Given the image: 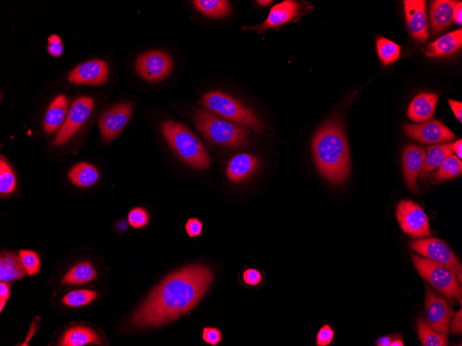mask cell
Wrapping results in <instances>:
<instances>
[{
    "label": "cell",
    "mask_w": 462,
    "mask_h": 346,
    "mask_svg": "<svg viewBox=\"0 0 462 346\" xmlns=\"http://www.w3.org/2000/svg\"><path fill=\"white\" fill-rule=\"evenodd\" d=\"M213 279L205 265H190L168 274L133 313L138 327H157L178 319L203 299Z\"/></svg>",
    "instance_id": "1"
},
{
    "label": "cell",
    "mask_w": 462,
    "mask_h": 346,
    "mask_svg": "<svg viewBox=\"0 0 462 346\" xmlns=\"http://www.w3.org/2000/svg\"><path fill=\"white\" fill-rule=\"evenodd\" d=\"M312 148L320 174L333 184H342L350 173L349 148L336 120L326 122L315 134Z\"/></svg>",
    "instance_id": "2"
},
{
    "label": "cell",
    "mask_w": 462,
    "mask_h": 346,
    "mask_svg": "<svg viewBox=\"0 0 462 346\" xmlns=\"http://www.w3.org/2000/svg\"><path fill=\"white\" fill-rule=\"evenodd\" d=\"M193 119L196 129L212 143L234 148H243L249 143V130L209 110L196 109Z\"/></svg>",
    "instance_id": "3"
},
{
    "label": "cell",
    "mask_w": 462,
    "mask_h": 346,
    "mask_svg": "<svg viewBox=\"0 0 462 346\" xmlns=\"http://www.w3.org/2000/svg\"><path fill=\"white\" fill-rule=\"evenodd\" d=\"M161 131L169 146L181 161L198 169L210 166L209 155L200 139L190 128L169 120L161 124Z\"/></svg>",
    "instance_id": "4"
},
{
    "label": "cell",
    "mask_w": 462,
    "mask_h": 346,
    "mask_svg": "<svg viewBox=\"0 0 462 346\" xmlns=\"http://www.w3.org/2000/svg\"><path fill=\"white\" fill-rule=\"evenodd\" d=\"M200 103L210 111L234 123L262 133L264 126L256 114L241 102L219 90L210 91L201 97Z\"/></svg>",
    "instance_id": "5"
},
{
    "label": "cell",
    "mask_w": 462,
    "mask_h": 346,
    "mask_svg": "<svg viewBox=\"0 0 462 346\" xmlns=\"http://www.w3.org/2000/svg\"><path fill=\"white\" fill-rule=\"evenodd\" d=\"M418 273L449 299L461 302V286L457 275L447 267L417 255L412 256Z\"/></svg>",
    "instance_id": "6"
},
{
    "label": "cell",
    "mask_w": 462,
    "mask_h": 346,
    "mask_svg": "<svg viewBox=\"0 0 462 346\" xmlns=\"http://www.w3.org/2000/svg\"><path fill=\"white\" fill-rule=\"evenodd\" d=\"M409 246L425 258L450 268L461 281V264L444 241L436 238H424L411 240Z\"/></svg>",
    "instance_id": "7"
},
{
    "label": "cell",
    "mask_w": 462,
    "mask_h": 346,
    "mask_svg": "<svg viewBox=\"0 0 462 346\" xmlns=\"http://www.w3.org/2000/svg\"><path fill=\"white\" fill-rule=\"evenodd\" d=\"M396 218L401 229L412 238L432 235L427 215L421 207L410 200H403L397 205Z\"/></svg>",
    "instance_id": "8"
},
{
    "label": "cell",
    "mask_w": 462,
    "mask_h": 346,
    "mask_svg": "<svg viewBox=\"0 0 462 346\" xmlns=\"http://www.w3.org/2000/svg\"><path fill=\"white\" fill-rule=\"evenodd\" d=\"M91 97L82 96L71 104L64 122L53 140L55 145H60L70 139L86 121L93 108Z\"/></svg>",
    "instance_id": "9"
},
{
    "label": "cell",
    "mask_w": 462,
    "mask_h": 346,
    "mask_svg": "<svg viewBox=\"0 0 462 346\" xmlns=\"http://www.w3.org/2000/svg\"><path fill=\"white\" fill-rule=\"evenodd\" d=\"M172 68V57L166 52L154 50L140 55L136 60L138 75L148 81H157L167 77Z\"/></svg>",
    "instance_id": "10"
},
{
    "label": "cell",
    "mask_w": 462,
    "mask_h": 346,
    "mask_svg": "<svg viewBox=\"0 0 462 346\" xmlns=\"http://www.w3.org/2000/svg\"><path fill=\"white\" fill-rule=\"evenodd\" d=\"M425 321L438 332L447 334L450 319L454 315L453 309L443 296L435 294L428 286L425 285Z\"/></svg>",
    "instance_id": "11"
},
{
    "label": "cell",
    "mask_w": 462,
    "mask_h": 346,
    "mask_svg": "<svg viewBox=\"0 0 462 346\" xmlns=\"http://www.w3.org/2000/svg\"><path fill=\"white\" fill-rule=\"evenodd\" d=\"M131 112V104L124 102L112 106L100 115L98 125L104 141H112L122 131L129 122Z\"/></svg>",
    "instance_id": "12"
},
{
    "label": "cell",
    "mask_w": 462,
    "mask_h": 346,
    "mask_svg": "<svg viewBox=\"0 0 462 346\" xmlns=\"http://www.w3.org/2000/svg\"><path fill=\"white\" fill-rule=\"evenodd\" d=\"M406 134L423 143H439L454 140L455 135L441 121L432 119L422 124H406Z\"/></svg>",
    "instance_id": "13"
},
{
    "label": "cell",
    "mask_w": 462,
    "mask_h": 346,
    "mask_svg": "<svg viewBox=\"0 0 462 346\" xmlns=\"http://www.w3.org/2000/svg\"><path fill=\"white\" fill-rule=\"evenodd\" d=\"M109 68L102 59L83 62L73 68L68 75L69 81L75 84L97 85L104 83L108 78Z\"/></svg>",
    "instance_id": "14"
},
{
    "label": "cell",
    "mask_w": 462,
    "mask_h": 346,
    "mask_svg": "<svg viewBox=\"0 0 462 346\" xmlns=\"http://www.w3.org/2000/svg\"><path fill=\"white\" fill-rule=\"evenodd\" d=\"M406 21L411 35L420 41L429 39L427 23L426 1L405 0L403 1Z\"/></svg>",
    "instance_id": "15"
},
{
    "label": "cell",
    "mask_w": 462,
    "mask_h": 346,
    "mask_svg": "<svg viewBox=\"0 0 462 346\" xmlns=\"http://www.w3.org/2000/svg\"><path fill=\"white\" fill-rule=\"evenodd\" d=\"M426 152L425 148L417 145H407L403 152V166L405 180L407 186L414 193L419 191L416 180L421 171Z\"/></svg>",
    "instance_id": "16"
},
{
    "label": "cell",
    "mask_w": 462,
    "mask_h": 346,
    "mask_svg": "<svg viewBox=\"0 0 462 346\" xmlns=\"http://www.w3.org/2000/svg\"><path fill=\"white\" fill-rule=\"evenodd\" d=\"M300 6L293 0H286L274 6L270 10L266 20L257 26L243 27L242 29L264 31L268 28L281 26L297 15Z\"/></svg>",
    "instance_id": "17"
},
{
    "label": "cell",
    "mask_w": 462,
    "mask_h": 346,
    "mask_svg": "<svg viewBox=\"0 0 462 346\" xmlns=\"http://www.w3.org/2000/svg\"><path fill=\"white\" fill-rule=\"evenodd\" d=\"M259 164V160L256 156L249 153H238L230 159L226 175L230 180L239 182L253 174Z\"/></svg>",
    "instance_id": "18"
},
{
    "label": "cell",
    "mask_w": 462,
    "mask_h": 346,
    "mask_svg": "<svg viewBox=\"0 0 462 346\" xmlns=\"http://www.w3.org/2000/svg\"><path fill=\"white\" fill-rule=\"evenodd\" d=\"M438 95L433 93H421L410 103L407 115L416 122L423 123L429 120L436 110Z\"/></svg>",
    "instance_id": "19"
},
{
    "label": "cell",
    "mask_w": 462,
    "mask_h": 346,
    "mask_svg": "<svg viewBox=\"0 0 462 346\" xmlns=\"http://www.w3.org/2000/svg\"><path fill=\"white\" fill-rule=\"evenodd\" d=\"M457 1L436 0L430 3L429 16L432 31L438 33L448 26L453 21V10Z\"/></svg>",
    "instance_id": "20"
},
{
    "label": "cell",
    "mask_w": 462,
    "mask_h": 346,
    "mask_svg": "<svg viewBox=\"0 0 462 346\" xmlns=\"http://www.w3.org/2000/svg\"><path fill=\"white\" fill-rule=\"evenodd\" d=\"M461 46L462 30L459 28L430 43L425 50V55L429 57L450 55L459 51Z\"/></svg>",
    "instance_id": "21"
},
{
    "label": "cell",
    "mask_w": 462,
    "mask_h": 346,
    "mask_svg": "<svg viewBox=\"0 0 462 346\" xmlns=\"http://www.w3.org/2000/svg\"><path fill=\"white\" fill-rule=\"evenodd\" d=\"M68 99L64 95H57L50 104L44 119L47 133L57 131L63 124L68 113Z\"/></svg>",
    "instance_id": "22"
},
{
    "label": "cell",
    "mask_w": 462,
    "mask_h": 346,
    "mask_svg": "<svg viewBox=\"0 0 462 346\" xmlns=\"http://www.w3.org/2000/svg\"><path fill=\"white\" fill-rule=\"evenodd\" d=\"M88 343L102 344L100 336L93 329L83 326H75L64 332L61 337L59 345L80 346Z\"/></svg>",
    "instance_id": "23"
},
{
    "label": "cell",
    "mask_w": 462,
    "mask_h": 346,
    "mask_svg": "<svg viewBox=\"0 0 462 346\" xmlns=\"http://www.w3.org/2000/svg\"><path fill=\"white\" fill-rule=\"evenodd\" d=\"M452 144L436 145L427 148V151L420 172V179L426 180L430 173L438 169L450 155L452 154Z\"/></svg>",
    "instance_id": "24"
},
{
    "label": "cell",
    "mask_w": 462,
    "mask_h": 346,
    "mask_svg": "<svg viewBox=\"0 0 462 346\" xmlns=\"http://www.w3.org/2000/svg\"><path fill=\"white\" fill-rule=\"evenodd\" d=\"M26 271L20 258L13 251H3L0 257V279L10 282L23 278Z\"/></svg>",
    "instance_id": "25"
},
{
    "label": "cell",
    "mask_w": 462,
    "mask_h": 346,
    "mask_svg": "<svg viewBox=\"0 0 462 346\" xmlns=\"http://www.w3.org/2000/svg\"><path fill=\"white\" fill-rule=\"evenodd\" d=\"M69 180L80 187H87L94 184L99 178L97 169L92 164L82 162L74 165L69 171Z\"/></svg>",
    "instance_id": "26"
},
{
    "label": "cell",
    "mask_w": 462,
    "mask_h": 346,
    "mask_svg": "<svg viewBox=\"0 0 462 346\" xmlns=\"http://www.w3.org/2000/svg\"><path fill=\"white\" fill-rule=\"evenodd\" d=\"M97 278V273L89 262H82L73 267L64 276L63 282L80 285L90 282Z\"/></svg>",
    "instance_id": "27"
},
{
    "label": "cell",
    "mask_w": 462,
    "mask_h": 346,
    "mask_svg": "<svg viewBox=\"0 0 462 346\" xmlns=\"http://www.w3.org/2000/svg\"><path fill=\"white\" fill-rule=\"evenodd\" d=\"M192 3L202 14L213 18H222L231 10L229 1L225 0H194Z\"/></svg>",
    "instance_id": "28"
},
{
    "label": "cell",
    "mask_w": 462,
    "mask_h": 346,
    "mask_svg": "<svg viewBox=\"0 0 462 346\" xmlns=\"http://www.w3.org/2000/svg\"><path fill=\"white\" fill-rule=\"evenodd\" d=\"M418 334L423 346H445L448 343L446 334L438 332L421 316L417 323Z\"/></svg>",
    "instance_id": "29"
},
{
    "label": "cell",
    "mask_w": 462,
    "mask_h": 346,
    "mask_svg": "<svg viewBox=\"0 0 462 346\" xmlns=\"http://www.w3.org/2000/svg\"><path fill=\"white\" fill-rule=\"evenodd\" d=\"M462 172V162L454 154L450 155L442 162L437 171L431 174L432 181L439 182L458 176Z\"/></svg>",
    "instance_id": "30"
},
{
    "label": "cell",
    "mask_w": 462,
    "mask_h": 346,
    "mask_svg": "<svg viewBox=\"0 0 462 346\" xmlns=\"http://www.w3.org/2000/svg\"><path fill=\"white\" fill-rule=\"evenodd\" d=\"M376 49L380 60L384 65L395 62L399 57L401 46L395 42L380 36L376 39Z\"/></svg>",
    "instance_id": "31"
},
{
    "label": "cell",
    "mask_w": 462,
    "mask_h": 346,
    "mask_svg": "<svg viewBox=\"0 0 462 346\" xmlns=\"http://www.w3.org/2000/svg\"><path fill=\"white\" fill-rule=\"evenodd\" d=\"M98 296V293L89 289H79L68 292L62 302L69 307H80L89 304Z\"/></svg>",
    "instance_id": "32"
},
{
    "label": "cell",
    "mask_w": 462,
    "mask_h": 346,
    "mask_svg": "<svg viewBox=\"0 0 462 346\" xmlns=\"http://www.w3.org/2000/svg\"><path fill=\"white\" fill-rule=\"evenodd\" d=\"M16 180L8 162L3 157L0 160V192L1 195L10 194L15 190Z\"/></svg>",
    "instance_id": "33"
},
{
    "label": "cell",
    "mask_w": 462,
    "mask_h": 346,
    "mask_svg": "<svg viewBox=\"0 0 462 346\" xmlns=\"http://www.w3.org/2000/svg\"><path fill=\"white\" fill-rule=\"evenodd\" d=\"M19 256L24 268L29 276H33L39 271L40 260L37 253L30 250H20Z\"/></svg>",
    "instance_id": "34"
},
{
    "label": "cell",
    "mask_w": 462,
    "mask_h": 346,
    "mask_svg": "<svg viewBox=\"0 0 462 346\" xmlns=\"http://www.w3.org/2000/svg\"><path fill=\"white\" fill-rule=\"evenodd\" d=\"M149 214L142 207L133 208L128 214L129 224L135 229H140L149 223Z\"/></svg>",
    "instance_id": "35"
},
{
    "label": "cell",
    "mask_w": 462,
    "mask_h": 346,
    "mask_svg": "<svg viewBox=\"0 0 462 346\" xmlns=\"http://www.w3.org/2000/svg\"><path fill=\"white\" fill-rule=\"evenodd\" d=\"M334 337V331L328 325L324 324L318 331L316 336L315 345L317 346L329 345Z\"/></svg>",
    "instance_id": "36"
},
{
    "label": "cell",
    "mask_w": 462,
    "mask_h": 346,
    "mask_svg": "<svg viewBox=\"0 0 462 346\" xmlns=\"http://www.w3.org/2000/svg\"><path fill=\"white\" fill-rule=\"evenodd\" d=\"M202 338L206 343L216 345L222 340V334L218 328L205 327L203 329Z\"/></svg>",
    "instance_id": "37"
},
{
    "label": "cell",
    "mask_w": 462,
    "mask_h": 346,
    "mask_svg": "<svg viewBox=\"0 0 462 346\" xmlns=\"http://www.w3.org/2000/svg\"><path fill=\"white\" fill-rule=\"evenodd\" d=\"M242 278L246 285L257 286L261 282L263 276L259 270L248 268L243 271Z\"/></svg>",
    "instance_id": "38"
},
{
    "label": "cell",
    "mask_w": 462,
    "mask_h": 346,
    "mask_svg": "<svg viewBox=\"0 0 462 346\" xmlns=\"http://www.w3.org/2000/svg\"><path fill=\"white\" fill-rule=\"evenodd\" d=\"M202 230L203 224L198 219L191 218L187 220L185 231L190 237L194 238L200 236Z\"/></svg>",
    "instance_id": "39"
},
{
    "label": "cell",
    "mask_w": 462,
    "mask_h": 346,
    "mask_svg": "<svg viewBox=\"0 0 462 346\" xmlns=\"http://www.w3.org/2000/svg\"><path fill=\"white\" fill-rule=\"evenodd\" d=\"M48 51L54 56H59L63 51L61 39L57 35H51L48 39Z\"/></svg>",
    "instance_id": "40"
},
{
    "label": "cell",
    "mask_w": 462,
    "mask_h": 346,
    "mask_svg": "<svg viewBox=\"0 0 462 346\" xmlns=\"http://www.w3.org/2000/svg\"><path fill=\"white\" fill-rule=\"evenodd\" d=\"M10 296V287L6 282L1 281L0 284V311L3 310L6 302Z\"/></svg>",
    "instance_id": "41"
},
{
    "label": "cell",
    "mask_w": 462,
    "mask_h": 346,
    "mask_svg": "<svg viewBox=\"0 0 462 346\" xmlns=\"http://www.w3.org/2000/svg\"><path fill=\"white\" fill-rule=\"evenodd\" d=\"M461 309L458 311L454 316L451 323V330L454 334H461L462 332L461 325Z\"/></svg>",
    "instance_id": "42"
},
{
    "label": "cell",
    "mask_w": 462,
    "mask_h": 346,
    "mask_svg": "<svg viewBox=\"0 0 462 346\" xmlns=\"http://www.w3.org/2000/svg\"><path fill=\"white\" fill-rule=\"evenodd\" d=\"M452 110L460 123L462 122V103L454 99H447Z\"/></svg>",
    "instance_id": "43"
},
{
    "label": "cell",
    "mask_w": 462,
    "mask_h": 346,
    "mask_svg": "<svg viewBox=\"0 0 462 346\" xmlns=\"http://www.w3.org/2000/svg\"><path fill=\"white\" fill-rule=\"evenodd\" d=\"M453 21L458 25L462 24V3L456 1L453 10Z\"/></svg>",
    "instance_id": "44"
},
{
    "label": "cell",
    "mask_w": 462,
    "mask_h": 346,
    "mask_svg": "<svg viewBox=\"0 0 462 346\" xmlns=\"http://www.w3.org/2000/svg\"><path fill=\"white\" fill-rule=\"evenodd\" d=\"M397 334L387 335L382 336L378 339L376 345L378 346H389L395 339L400 338Z\"/></svg>",
    "instance_id": "45"
},
{
    "label": "cell",
    "mask_w": 462,
    "mask_h": 346,
    "mask_svg": "<svg viewBox=\"0 0 462 346\" xmlns=\"http://www.w3.org/2000/svg\"><path fill=\"white\" fill-rule=\"evenodd\" d=\"M452 151H454L459 159L462 157V140L461 139L457 140L452 144Z\"/></svg>",
    "instance_id": "46"
},
{
    "label": "cell",
    "mask_w": 462,
    "mask_h": 346,
    "mask_svg": "<svg viewBox=\"0 0 462 346\" xmlns=\"http://www.w3.org/2000/svg\"><path fill=\"white\" fill-rule=\"evenodd\" d=\"M401 338L395 339L391 342L390 346H403V342L400 340Z\"/></svg>",
    "instance_id": "47"
},
{
    "label": "cell",
    "mask_w": 462,
    "mask_h": 346,
    "mask_svg": "<svg viewBox=\"0 0 462 346\" xmlns=\"http://www.w3.org/2000/svg\"><path fill=\"white\" fill-rule=\"evenodd\" d=\"M256 2L258 4L262 6H268V5L270 4L272 2V1H268V0L261 1V0H259V1H257Z\"/></svg>",
    "instance_id": "48"
}]
</instances>
